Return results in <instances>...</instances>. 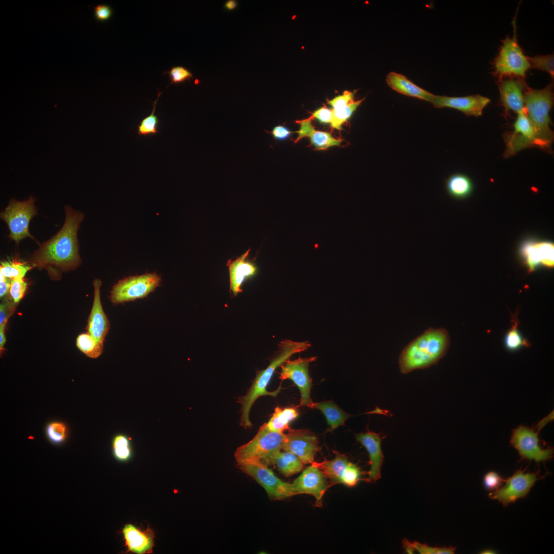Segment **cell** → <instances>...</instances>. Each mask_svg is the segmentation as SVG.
<instances>
[{"mask_svg":"<svg viewBox=\"0 0 554 554\" xmlns=\"http://www.w3.org/2000/svg\"><path fill=\"white\" fill-rule=\"evenodd\" d=\"M504 480L497 472L491 471L483 477L484 486L487 490L496 491L501 487Z\"/></svg>","mask_w":554,"mask_h":554,"instance_id":"b9f144b4","label":"cell"},{"mask_svg":"<svg viewBox=\"0 0 554 554\" xmlns=\"http://www.w3.org/2000/svg\"><path fill=\"white\" fill-rule=\"evenodd\" d=\"M316 357L299 358L294 360L286 361L281 367L279 378L282 380L289 379L298 387L301 393L299 406H306L310 408L312 401L310 398L312 379L309 373V365L315 360Z\"/></svg>","mask_w":554,"mask_h":554,"instance_id":"4fadbf2b","label":"cell"},{"mask_svg":"<svg viewBox=\"0 0 554 554\" xmlns=\"http://www.w3.org/2000/svg\"><path fill=\"white\" fill-rule=\"evenodd\" d=\"M362 472L355 464L350 462L342 479V483L349 487H353L360 480Z\"/></svg>","mask_w":554,"mask_h":554,"instance_id":"60d3db41","label":"cell"},{"mask_svg":"<svg viewBox=\"0 0 554 554\" xmlns=\"http://www.w3.org/2000/svg\"><path fill=\"white\" fill-rule=\"evenodd\" d=\"M553 103V83L541 89L527 87L524 93L525 113L541 142L544 150L551 153L553 132L549 112Z\"/></svg>","mask_w":554,"mask_h":554,"instance_id":"277c9868","label":"cell"},{"mask_svg":"<svg viewBox=\"0 0 554 554\" xmlns=\"http://www.w3.org/2000/svg\"><path fill=\"white\" fill-rule=\"evenodd\" d=\"M538 433L535 429L523 425L512 430L510 443L518 450L522 459L534 460L540 463L552 458L553 448L541 447Z\"/></svg>","mask_w":554,"mask_h":554,"instance_id":"7c38bea8","label":"cell"},{"mask_svg":"<svg viewBox=\"0 0 554 554\" xmlns=\"http://www.w3.org/2000/svg\"><path fill=\"white\" fill-rule=\"evenodd\" d=\"M553 411L550 414L540 420L537 424L536 428L538 432L549 422L553 420Z\"/></svg>","mask_w":554,"mask_h":554,"instance_id":"681fc988","label":"cell"},{"mask_svg":"<svg viewBox=\"0 0 554 554\" xmlns=\"http://www.w3.org/2000/svg\"><path fill=\"white\" fill-rule=\"evenodd\" d=\"M250 251L249 248L235 260H229L227 263L229 269L230 290L235 296L242 292L241 286L244 282L257 273L256 265L249 259Z\"/></svg>","mask_w":554,"mask_h":554,"instance_id":"ffe728a7","label":"cell"},{"mask_svg":"<svg viewBox=\"0 0 554 554\" xmlns=\"http://www.w3.org/2000/svg\"><path fill=\"white\" fill-rule=\"evenodd\" d=\"M7 323H5L0 325V351L1 354H2L4 351V345L6 343V338L5 334V329Z\"/></svg>","mask_w":554,"mask_h":554,"instance_id":"f907efd6","label":"cell"},{"mask_svg":"<svg viewBox=\"0 0 554 554\" xmlns=\"http://www.w3.org/2000/svg\"><path fill=\"white\" fill-rule=\"evenodd\" d=\"M285 434L270 430L264 423L249 442L239 447L234 452L236 464L256 462L274 465L282 448Z\"/></svg>","mask_w":554,"mask_h":554,"instance_id":"5b68a950","label":"cell"},{"mask_svg":"<svg viewBox=\"0 0 554 554\" xmlns=\"http://www.w3.org/2000/svg\"><path fill=\"white\" fill-rule=\"evenodd\" d=\"M16 304L13 300L6 299L0 305V325L7 323L9 317L15 311Z\"/></svg>","mask_w":554,"mask_h":554,"instance_id":"ee69618b","label":"cell"},{"mask_svg":"<svg viewBox=\"0 0 554 554\" xmlns=\"http://www.w3.org/2000/svg\"><path fill=\"white\" fill-rule=\"evenodd\" d=\"M553 245L549 242L529 243L523 247V254L530 270L542 264L548 267L553 266Z\"/></svg>","mask_w":554,"mask_h":554,"instance_id":"603a6c76","label":"cell"},{"mask_svg":"<svg viewBox=\"0 0 554 554\" xmlns=\"http://www.w3.org/2000/svg\"><path fill=\"white\" fill-rule=\"evenodd\" d=\"M403 545L405 551L408 553H412L414 551L421 554H453L456 547H431L425 544L418 542H410L406 539L403 540Z\"/></svg>","mask_w":554,"mask_h":554,"instance_id":"836d02e7","label":"cell"},{"mask_svg":"<svg viewBox=\"0 0 554 554\" xmlns=\"http://www.w3.org/2000/svg\"><path fill=\"white\" fill-rule=\"evenodd\" d=\"M530 67L548 72L552 78L554 76V56L553 54L545 55L527 56Z\"/></svg>","mask_w":554,"mask_h":554,"instance_id":"74e56055","label":"cell"},{"mask_svg":"<svg viewBox=\"0 0 554 554\" xmlns=\"http://www.w3.org/2000/svg\"><path fill=\"white\" fill-rule=\"evenodd\" d=\"M387 85L393 90L405 95L417 97L431 103L434 94L417 86L405 75L394 72H389L386 76Z\"/></svg>","mask_w":554,"mask_h":554,"instance_id":"cb8c5ba5","label":"cell"},{"mask_svg":"<svg viewBox=\"0 0 554 554\" xmlns=\"http://www.w3.org/2000/svg\"><path fill=\"white\" fill-rule=\"evenodd\" d=\"M238 4L235 0H228L225 2L224 7L228 10H233L237 7Z\"/></svg>","mask_w":554,"mask_h":554,"instance_id":"816d5d0a","label":"cell"},{"mask_svg":"<svg viewBox=\"0 0 554 554\" xmlns=\"http://www.w3.org/2000/svg\"><path fill=\"white\" fill-rule=\"evenodd\" d=\"M327 479L320 468L311 465L306 468L291 483L292 493L293 496L299 494L312 495L315 498V506L321 507L323 496L330 487Z\"/></svg>","mask_w":554,"mask_h":554,"instance_id":"9a60e30c","label":"cell"},{"mask_svg":"<svg viewBox=\"0 0 554 554\" xmlns=\"http://www.w3.org/2000/svg\"><path fill=\"white\" fill-rule=\"evenodd\" d=\"M237 466L264 488L270 500H281L293 496L291 483L278 478L268 466L256 462L242 463Z\"/></svg>","mask_w":554,"mask_h":554,"instance_id":"9c48e42d","label":"cell"},{"mask_svg":"<svg viewBox=\"0 0 554 554\" xmlns=\"http://www.w3.org/2000/svg\"><path fill=\"white\" fill-rule=\"evenodd\" d=\"M112 450L113 457L117 461L129 460L132 455L130 438L123 433L115 435L112 440Z\"/></svg>","mask_w":554,"mask_h":554,"instance_id":"1f68e13d","label":"cell"},{"mask_svg":"<svg viewBox=\"0 0 554 554\" xmlns=\"http://www.w3.org/2000/svg\"><path fill=\"white\" fill-rule=\"evenodd\" d=\"M299 414V411L295 407H276L271 418L266 424L270 430L283 433L285 430L290 429V423L296 419Z\"/></svg>","mask_w":554,"mask_h":554,"instance_id":"484cf974","label":"cell"},{"mask_svg":"<svg viewBox=\"0 0 554 554\" xmlns=\"http://www.w3.org/2000/svg\"><path fill=\"white\" fill-rule=\"evenodd\" d=\"M355 438L366 448L369 454L370 468L367 481L375 482L381 477V469L384 456L381 444L384 438L380 433L370 431L355 434Z\"/></svg>","mask_w":554,"mask_h":554,"instance_id":"d6986e66","label":"cell"},{"mask_svg":"<svg viewBox=\"0 0 554 554\" xmlns=\"http://www.w3.org/2000/svg\"><path fill=\"white\" fill-rule=\"evenodd\" d=\"M11 280L0 273V298L8 295L9 293Z\"/></svg>","mask_w":554,"mask_h":554,"instance_id":"c3c4849f","label":"cell"},{"mask_svg":"<svg viewBox=\"0 0 554 554\" xmlns=\"http://www.w3.org/2000/svg\"><path fill=\"white\" fill-rule=\"evenodd\" d=\"M490 101L488 98L479 94L461 97L435 95L431 103L437 108H450L467 115L478 117L482 114Z\"/></svg>","mask_w":554,"mask_h":554,"instance_id":"2e32d148","label":"cell"},{"mask_svg":"<svg viewBox=\"0 0 554 554\" xmlns=\"http://www.w3.org/2000/svg\"><path fill=\"white\" fill-rule=\"evenodd\" d=\"M493 66L495 74L501 78L510 75L525 76L530 65L518 43L516 34L503 41Z\"/></svg>","mask_w":554,"mask_h":554,"instance_id":"ba28073f","label":"cell"},{"mask_svg":"<svg viewBox=\"0 0 554 554\" xmlns=\"http://www.w3.org/2000/svg\"><path fill=\"white\" fill-rule=\"evenodd\" d=\"M310 117H315L322 123L330 124L332 118V109L326 107L321 108L315 110Z\"/></svg>","mask_w":554,"mask_h":554,"instance_id":"bcb514c9","label":"cell"},{"mask_svg":"<svg viewBox=\"0 0 554 554\" xmlns=\"http://www.w3.org/2000/svg\"><path fill=\"white\" fill-rule=\"evenodd\" d=\"M310 346L311 344L308 341L298 342L285 340L280 342L276 355L266 368L257 372L251 387L246 394L239 399V402L241 406L240 425L242 426L244 428L251 427L249 413L252 405L258 398L264 395L275 397L280 392V387L273 391H268L266 389L275 369L289 360L291 356L306 350Z\"/></svg>","mask_w":554,"mask_h":554,"instance_id":"3957f363","label":"cell"},{"mask_svg":"<svg viewBox=\"0 0 554 554\" xmlns=\"http://www.w3.org/2000/svg\"><path fill=\"white\" fill-rule=\"evenodd\" d=\"M500 103L506 115L510 111L518 114L524 112V93L527 86L521 78H509L498 84Z\"/></svg>","mask_w":554,"mask_h":554,"instance_id":"e0dca14e","label":"cell"},{"mask_svg":"<svg viewBox=\"0 0 554 554\" xmlns=\"http://www.w3.org/2000/svg\"><path fill=\"white\" fill-rule=\"evenodd\" d=\"M64 210L62 227L50 239L39 244L29 262L33 267L46 269L51 276L53 273L74 270L82 262L77 232L84 215L69 205Z\"/></svg>","mask_w":554,"mask_h":554,"instance_id":"6da1fadb","label":"cell"},{"mask_svg":"<svg viewBox=\"0 0 554 554\" xmlns=\"http://www.w3.org/2000/svg\"><path fill=\"white\" fill-rule=\"evenodd\" d=\"M354 93L349 91H345L342 95L336 96L328 102L332 109H337L343 107L353 101Z\"/></svg>","mask_w":554,"mask_h":554,"instance_id":"f6af8a7d","label":"cell"},{"mask_svg":"<svg viewBox=\"0 0 554 554\" xmlns=\"http://www.w3.org/2000/svg\"><path fill=\"white\" fill-rule=\"evenodd\" d=\"M311 118L296 121L300 125V129L295 132L298 136L295 141L297 143L304 137H309L311 144L317 150H326L332 146H339L342 140L334 138L329 132L315 130L311 124Z\"/></svg>","mask_w":554,"mask_h":554,"instance_id":"7402d4cb","label":"cell"},{"mask_svg":"<svg viewBox=\"0 0 554 554\" xmlns=\"http://www.w3.org/2000/svg\"><path fill=\"white\" fill-rule=\"evenodd\" d=\"M364 99L355 102L352 101L343 107L332 109V118L330 124L331 127L339 130H341L342 125L351 117L353 112Z\"/></svg>","mask_w":554,"mask_h":554,"instance_id":"8d00e7d4","label":"cell"},{"mask_svg":"<svg viewBox=\"0 0 554 554\" xmlns=\"http://www.w3.org/2000/svg\"><path fill=\"white\" fill-rule=\"evenodd\" d=\"M519 319L514 315L512 319V326L507 332L504 339L506 348L509 350H516L523 347H528L530 344L527 340L524 338L518 330Z\"/></svg>","mask_w":554,"mask_h":554,"instance_id":"e575fe53","label":"cell"},{"mask_svg":"<svg viewBox=\"0 0 554 554\" xmlns=\"http://www.w3.org/2000/svg\"><path fill=\"white\" fill-rule=\"evenodd\" d=\"M77 347L86 356L95 359L103 350V344L97 342L88 332L80 334L76 341Z\"/></svg>","mask_w":554,"mask_h":554,"instance_id":"d6a6232c","label":"cell"},{"mask_svg":"<svg viewBox=\"0 0 554 554\" xmlns=\"http://www.w3.org/2000/svg\"><path fill=\"white\" fill-rule=\"evenodd\" d=\"M162 92L158 91L157 99L154 102L151 113L144 118L140 122L137 128V133L138 136H152L160 132L158 125L161 121L158 116L155 114L156 104Z\"/></svg>","mask_w":554,"mask_h":554,"instance_id":"d590c367","label":"cell"},{"mask_svg":"<svg viewBox=\"0 0 554 554\" xmlns=\"http://www.w3.org/2000/svg\"><path fill=\"white\" fill-rule=\"evenodd\" d=\"M513 127L512 131L503 135L506 144L503 153L504 159L509 158L527 148L537 147L544 150L543 146L525 111L517 114Z\"/></svg>","mask_w":554,"mask_h":554,"instance_id":"30bf717a","label":"cell"},{"mask_svg":"<svg viewBox=\"0 0 554 554\" xmlns=\"http://www.w3.org/2000/svg\"><path fill=\"white\" fill-rule=\"evenodd\" d=\"M69 433L67 425L62 421H50L45 427L47 439L54 445L60 446L65 443L68 438Z\"/></svg>","mask_w":554,"mask_h":554,"instance_id":"f546056e","label":"cell"},{"mask_svg":"<svg viewBox=\"0 0 554 554\" xmlns=\"http://www.w3.org/2000/svg\"><path fill=\"white\" fill-rule=\"evenodd\" d=\"M35 202L32 196L24 201L13 199L1 213V219L8 226L9 238L16 244L26 238L34 239L29 232V225L32 218L37 213Z\"/></svg>","mask_w":554,"mask_h":554,"instance_id":"8992f818","label":"cell"},{"mask_svg":"<svg viewBox=\"0 0 554 554\" xmlns=\"http://www.w3.org/2000/svg\"><path fill=\"white\" fill-rule=\"evenodd\" d=\"M449 345V337L446 330L427 329L402 350L399 359L401 372L406 374L436 364L446 353Z\"/></svg>","mask_w":554,"mask_h":554,"instance_id":"7a4b0ae2","label":"cell"},{"mask_svg":"<svg viewBox=\"0 0 554 554\" xmlns=\"http://www.w3.org/2000/svg\"><path fill=\"white\" fill-rule=\"evenodd\" d=\"M94 16L98 22L109 21L113 15L112 7L107 4H100L93 7Z\"/></svg>","mask_w":554,"mask_h":554,"instance_id":"7bdbcfd3","label":"cell"},{"mask_svg":"<svg viewBox=\"0 0 554 554\" xmlns=\"http://www.w3.org/2000/svg\"><path fill=\"white\" fill-rule=\"evenodd\" d=\"M33 267L29 263L14 259L1 262L0 273L11 280L23 279L27 272Z\"/></svg>","mask_w":554,"mask_h":554,"instance_id":"4dcf8cb0","label":"cell"},{"mask_svg":"<svg viewBox=\"0 0 554 554\" xmlns=\"http://www.w3.org/2000/svg\"><path fill=\"white\" fill-rule=\"evenodd\" d=\"M161 275L146 273L120 280L112 287L110 299L114 305L144 298L160 286Z\"/></svg>","mask_w":554,"mask_h":554,"instance_id":"52a82bcc","label":"cell"},{"mask_svg":"<svg viewBox=\"0 0 554 554\" xmlns=\"http://www.w3.org/2000/svg\"><path fill=\"white\" fill-rule=\"evenodd\" d=\"M497 553V552H496V551L495 550L491 549H484V550H482L481 551H480L479 552V553H481V554H493V553Z\"/></svg>","mask_w":554,"mask_h":554,"instance_id":"f5cc1de1","label":"cell"},{"mask_svg":"<svg viewBox=\"0 0 554 554\" xmlns=\"http://www.w3.org/2000/svg\"><path fill=\"white\" fill-rule=\"evenodd\" d=\"M271 133L274 138L283 141L288 138L291 135L292 132L284 126L278 125L273 128Z\"/></svg>","mask_w":554,"mask_h":554,"instance_id":"7dc6e473","label":"cell"},{"mask_svg":"<svg viewBox=\"0 0 554 554\" xmlns=\"http://www.w3.org/2000/svg\"><path fill=\"white\" fill-rule=\"evenodd\" d=\"M94 298L92 309L88 319L86 327L87 332L95 340L103 343L110 328L109 321L105 313L101 300L100 290L102 281L98 279L93 281Z\"/></svg>","mask_w":554,"mask_h":554,"instance_id":"ac0fdd59","label":"cell"},{"mask_svg":"<svg viewBox=\"0 0 554 554\" xmlns=\"http://www.w3.org/2000/svg\"><path fill=\"white\" fill-rule=\"evenodd\" d=\"M122 532L128 552L137 554L151 553L154 546V534L149 527L141 530L132 524H126Z\"/></svg>","mask_w":554,"mask_h":554,"instance_id":"44dd1931","label":"cell"},{"mask_svg":"<svg viewBox=\"0 0 554 554\" xmlns=\"http://www.w3.org/2000/svg\"><path fill=\"white\" fill-rule=\"evenodd\" d=\"M317 437L308 429H292L285 434L282 449L295 454L305 464H311L320 450Z\"/></svg>","mask_w":554,"mask_h":554,"instance_id":"5bb4252c","label":"cell"},{"mask_svg":"<svg viewBox=\"0 0 554 554\" xmlns=\"http://www.w3.org/2000/svg\"><path fill=\"white\" fill-rule=\"evenodd\" d=\"M27 289V283L23 279H17L11 281L9 295L15 304H18L24 297Z\"/></svg>","mask_w":554,"mask_h":554,"instance_id":"ab89813d","label":"cell"},{"mask_svg":"<svg viewBox=\"0 0 554 554\" xmlns=\"http://www.w3.org/2000/svg\"><path fill=\"white\" fill-rule=\"evenodd\" d=\"M304 463L294 453L284 451H280L276 457L274 465L284 476L288 477L300 472Z\"/></svg>","mask_w":554,"mask_h":554,"instance_id":"f1b7e54d","label":"cell"},{"mask_svg":"<svg viewBox=\"0 0 554 554\" xmlns=\"http://www.w3.org/2000/svg\"><path fill=\"white\" fill-rule=\"evenodd\" d=\"M163 74H168L170 80V85L177 84L187 80L190 81L193 78L192 73L188 69L181 66L172 67Z\"/></svg>","mask_w":554,"mask_h":554,"instance_id":"f35d334b","label":"cell"},{"mask_svg":"<svg viewBox=\"0 0 554 554\" xmlns=\"http://www.w3.org/2000/svg\"><path fill=\"white\" fill-rule=\"evenodd\" d=\"M446 189L449 195L454 199L461 200L468 197L472 190L470 179L462 173L450 175L445 182Z\"/></svg>","mask_w":554,"mask_h":554,"instance_id":"83f0119b","label":"cell"},{"mask_svg":"<svg viewBox=\"0 0 554 554\" xmlns=\"http://www.w3.org/2000/svg\"><path fill=\"white\" fill-rule=\"evenodd\" d=\"M525 470L526 468H520L511 477L504 479L505 485L490 493V498L497 500L506 507L510 503L526 497L536 482L544 476L539 477V470L537 472H525Z\"/></svg>","mask_w":554,"mask_h":554,"instance_id":"8fae6325","label":"cell"},{"mask_svg":"<svg viewBox=\"0 0 554 554\" xmlns=\"http://www.w3.org/2000/svg\"><path fill=\"white\" fill-rule=\"evenodd\" d=\"M335 458L331 460L325 459L321 462L314 461L311 464L320 468L329 479L330 486L342 483L345 470L350 463L346 456L334 451Z\"/></svg>","mask_w":554,"mask_h":554,"instance_id":"d4e9b609","label":"cell"},{"mask_svg":"<svg viewBox=\"0 0 554 554\" xmlns=\"http://www.w3.org/2000/svg\"><path fill=\"white\" fill-rule=\"evenodd\" d=\"M310 408L320 410L324 414L331 431L344 425L345 422L350 416L332 401L313 402Z\"/></svg>","mask_w":554,"mask_h":554,"instance_id":"4316f807","label":"cell"}]
</instances>
